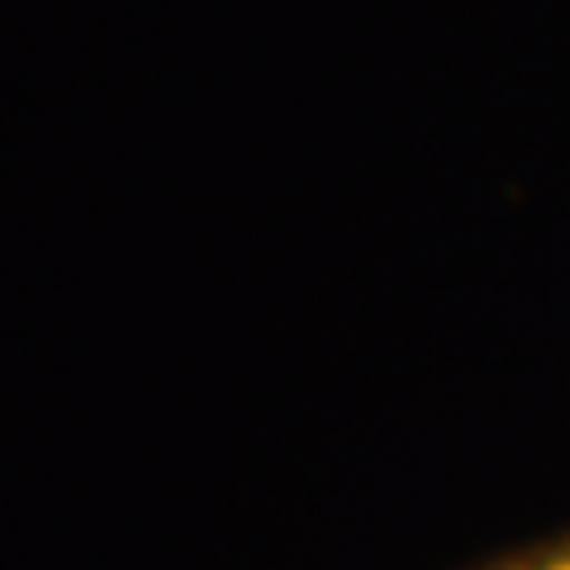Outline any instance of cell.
<instances>
[{"instance_id":"cell-1","label":"cell","mask_w":570,"mask_h":570,"mask_svg":"<svg viewBox=\"0 0 570 570\" xmlns=\"http://www.w3.org/2000/svg\"><path fill=\"white\" fill-rule=\"evenodd\" d=\"M494 570H570V542L542 547V551H528V557L509 561V566H494Z\"/></svg>"}]
</instances>
